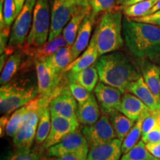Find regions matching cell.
Segmentation results:
<instances>
[{"instance_id":"10","label":"cell","mask_w":160,"mask_h":160,"mask_svg":"<svg viewBox=\"0 0 160 160\" xmlns=\"http://www.w3.org/2000/svg\"><path fill=\"white\" fill-rule=\"evenodd\" d=\"M90 145L84 135L79 131L71 133L57 145L48 149L47 155L50 157H59L67 154H78L88 158Z\"/></svg>"},{"instance_id":"33","label":"cell","mask_w":160,"mask_h":160,"mask_svg":"<svg viewBox=\"0 0 160 160\" xmlns=\"http://www.w3.org/2000/svg\"><path fill=\"white\" fill-rule=\"evenodd\" d=\"M150 156L151 154L146 148L145 143L141 140L131 151L123 154L120 160H146Z\"/></svg>"},{"instance_id":"31","label":"cell","mask_w":160,"mask_h":160,"mask_svg":"<svg viewBox=\"0 0 160 160\" xmlns=\"http://www.w3.org/2000/svg\"><path fill=\"white\" fill-rule=\"evenodd\" d=\"M26 112H27V107L25 105L13 112V114L10 117L5 128V133L8 137H14L22 122L23 118L25 117Z\"/></svg>"},{"instance_id":"51","label":"cell","mask_w":160,"mask_h":160,"mask_svg":"<svg viewBox=\"0 0 160 160\" xmlns=\"http://www.w3.org/2000/svg\"><path fill=\"white\" fill-rule=\"evenodd\" d=\"M43 160H47V159H43Z\"/></svg>"},{"instance_id":"44","label":"cell","mask_w":160,"mask_h":160,"mask_svg":"<svg viewBox=\"0 0 160 160\" xmlns=\"http://www.w3.org/2000/svg\"><path fill=\"white\" fill-rule=\"evenodd\" d=\"M73 1L81 8L91 7L89 5V0H73Z\"/></svg>"},{"instance_id":"29","label":"cell","mask_w":160,"mask_h":160,"mask_svg":"<svg viewBox=\"0 0 160 160\" xmlns=\"http://www.w3.org/2000/svg\"><path fill=\"white\" fill-rule=\"evenodd\" d=\"M51 115L49 106H47L41 112L38 124L36 142L37 144H42L45 142L48 137L51 128Z\"/></svg>"},{"instance_id":"5","label":"cell","mask_w":160,"mask_h":160,"mask_svg":"<svg viewBox=\"0 0 160 160\" xmlns=\"http://www.w3.org/2000/svg\"><path fill=\"white\" fill-rule=\"evenodd\" d=\"M51 26V11L49 0H37L33 11V23L26 46L37 48L48 41Z\"/></svg>"},{"instance_id":"1","label":"cell","mask_w":160,"mask_h":160,"mask_svg":"<svg viewBox=\"0 0 160 160\" xmlns=\"http://www.w3.org/2000/svg\"><path fill=\"white\" fill-rule=\"evenodd\" d=\"M122 35L127 49L136 59L160 62V28L138 22L128 17L122 22Z\"/></svg>"},{"instance_id":"9","label":"cell","mask_w":160,"mask_h":160,"mask_svg":"<svg viewBox=\"0 0 160 160\" xmlns=\"http://www.w3.org/2000/svg\"><path fill=\"white\" fill-rule=\"evenodd\" d=\"M37 0H26L23 8L15 19L12 28L8 47L15 48L25 42L31 31Z\"/></svg>"},{"instance_id":"23","label":"cell","mask_w":160,"mask_h":160,"mask_svg":"<svg viewBox=\"0 0 160 160\" xmlns=\"http://www.w3.org/2000/svg\"><path fill=\"white\" fill-rule=\"evenodd\" d=\"M65 46L68 45L65 38L63 35H60L52 41L48 42L39 47L33 48L28 46V49L25 48V50L26 53H28L31 54L36 59H40L50 57L61 48L65 47Z\"/></svg>"},{"instance_id":"16","label":"cell","mask_w":160,"mask_h":160,"mask_svg":"<svg viewBox=\"0 0 160 160\" xmlns=\"http://www.w3.org/2000/svg\"><path fill=\"white\" fill-rule=\"evenodd\" d=\"M122 140L117 138L102 145L90 147L87 160H120Z\"/></svg>"},{"instance_id":"32","label":"cell","mask_w":160,"mask_h":160,"mask_svg":"<svg viewBox=\"0 0 160 160\" xmlns=\"http://www.w3.org/2000/svg\"><path fill=\"white\" fill-rule=\"evenodd\" d=\"M2 160H39V155L31 147H26L9 151Z\"/></svg>"},{"instance_id":"34","label":"cell","mask_w":160,"mask_h":160,"mask_svg":"<svg viewBox=\"0 0 160 160\" xmlns=\"http://www.w3.org/2000/svg\"><path fill=\"white\" fill-rule=\"evenodd\" d=\"M68 88L71 94L73 95L74 99L79 103V105H83L89 99L91 93L88 91H87L82 86L80 85L79 84L76 82L71 81V80H68Z\"/></svg>"},{"instance_id":"38","label":"cell","mask_w":160,"mask_h":160,"mask_svg":"<svg viewBox=\"0 0 160 160\" xmlns=\"http://www.w3.org/2000/svg\"><path fill=\"white\" fill-rule=\"evenodd\" d=\"M130 19L138 22L151 24V25L158 26L160 28V11L155 12L154 13H152L151 15L145 16V17L130 18Z\"/></svg>"},{"instance_id":"11","label":"cell","mask_w":160,"mask_h":160,"mask_svg":"<svg viewBox=\"0 0 160 160\" xmlns=\"http://www.w3.org/2000/svg\"><path fill=\"white\" fill-rule=\"evenodd\" d=\"M82 133L88 142L90 147L102 145L117 137L108 115L105 113L94 125L84 126L82 128Z\"/></svg>"},{"instance_id":"35","label":"cell","mask_w":160,"mask_h":160,"mask_svg":"<svg viewBox=\"0 0 160 160\" xmlns=\"http://www.w3.org/2000/svg\"><path fill=\"white\" fill-rule=\"evenodd\" d=\"M117 0H89L91 8V13L93 17L101 12H108L113 10Z\"/></svg>"},{"instance_id":"46","label":"cell","mask_w":160,"mask_h":160,"mask_svg":"<svg viewBox=\"0 0 160 160\" xmlns=\"http://www.w3.org/2000/svg\"><path fill=\"white\" fill-rule=\"evenodd\" d=\"M142 1H146V0H131V1L128 2H127L125 5H122V6H119V7H127V6H129V5H133V4L135 3H137V2H142Z\"/></svg>"},{"instance_id":"20","label":"cell","mask_w":160,"mask_h":160,"mask_svg":"<svg viewBox=\"0 0 160 160\" xmlns=\"http://www.w3.org/2000/svg\"><path fill=\"white\" fill-rule=\"evenodd\" d=\"M141 70L146 85L160 101V67L155 62L145 59L141 61Z\"/></svg>"},{"instance_id":"26","label":"cell","mask_w":160,"mask_h":160,"mask_svg":"<svg viewBox=\"0 0 160 160\" xmlns=\"http://www.w3.org/2000/svg\"><path fill=\"white\" fill-rule=\"evenodd\" d=\"M108 117L111 125L117 133V138L123 141L129 131L135 125V122L129 119L119 111L111 112L108 114Z\"/></svg>"},{"instance_id":"48","label":"cell","mask_w":160,"mask_h":160,"mask_svg":"<svg viewBox=\"0 0 160 160\" xmlns=\"http://www.w3.org/2000/svg\"><path fill=\"white\" fill-rule=\"evenodd\" d=\"M146 160H160V159H158V158L154 157L153 156L151 155V156H150V157L148 158V159Z\"/></svg>"},{"instance_id":"15","label":"cell","mask_w":160,"mask_h":160,"mask_svg":"<svg viewBox=\"0 0 160 160\" xmlns=\"http://www.w3.org/2000/svg\"><path fill=\"white\" fill-rule=\"evenodd\" d=\"M118 111L134 122L153 112L139 98L130 92L124 93Z\"/></svg>"},{"instance_id":"2","label":"cell","mask_w":160,"mask_h":160,"mask_svg":"<svg viewBox=\"0 0 160 160\" xmlns=\"http://www.w3.org/2000/svg\"><path fill=\"white\" fill-rule=\"evenodd\" d=\"M94 65L100 82L119 89L123 93L128 92L131 84L142 77L133 62L122 52L101 56Z\"/></svg>"},{"instance_id":"41","label":"cell","mask_w":160,"mask_h":160,"mask_svg":"<svg viewBox=\"0 0 160 160\" xmlns=\"http://www.w3.org/2000/svg\"><path fill=\"white\" fill-rule=\"evenodd\" d=\"M146 148L152 156L160 159V142L154 143L145 144Z\"/></svg>"},{"instance_id":"3","label":"cell","mask_w":160,"mask_h":160,"mask_svg":"<svg viewBox=\"0 0 160 160\" xmlns=\"http://www.w3.org/2000/svg\"><path fill=\"white\" fill-rule=\"evenodd\" d=\"M94 33L99 57L121 48L125 42L121 11L113 9L105 12Z\"/></svg>"},{"instance_id":"37","label":"cell","mask_w":160,"mask_h":160,"mask_svg":"<svg viewBox=\"0 0 160 160\" xmlns=\"http://www.w3.org/2000/svg\"><path fill=\"white\" fill-rule=\"evenodd\" d=\"M159 113L152 112L151 113L145 117L142 122V137L151 131L153 128H154L157 124V117Z\"/></svg>"},{"instance_id":"30","label":"cell","mask_w":160,"mask_h":160,"mask_svg":"<svg viewBox=\"0 0 160 160\" xmlns=\"http://www.w3.org/2000/svg\"><path fill=\"white\" fill-rule=\"evenodd\" d=\"M148 116V115H147ZM147 116H143L139 118L138 121L136 122L135 125L132 128L126 137L123 139L122 145V155L125 154L133 148L134 146L139 142L140 137L142 135V125L143 119Z\"/></svg>"},{"instance_id":"7","label":"cell","mask_w":160,"mask_h":160,"mask_svg":"<svg viewBox=\"0 0 160 160\" xmlns=\"http://www.w3.org/2000/svg\"><path fill=\"white\" fill-rule=\"evenodd\" d=\"M51 26L48 42L52 41L61 35L76 12L83 8L73 0H51Z\"/></svg>"},{"instance_id":"12","label":"cell","mask_w":160,"mask_h":160,"mask_svg":"<svg viewBox=\"0 0 160 160\" xmlns=\"http://www.w3.org/2000/svg\"><path fill=\"white\" fill-rule=\"evenodd\" d=\"M51 116H58L71 120H78L77 100L71 94L68 87L62 88L52 99L49 105Z\"/></svg>"},{"instance_id":"17","label":"cell","mask_w":160,"mask_h":160,"mask_svg":"<svg viewBox=\"0 0 160 160\" xmlns=\"http://www.w3.org/2000/svg\"><path fill=\"white\" fill-rule=\"evenodd\" d=\"M99 57V55L97 48V39H96L95 33H93V37L87 47V49L84 51V53H82L79 57H78L73 62L70 64L66 68L65 71L77 73V72L82 71L94 65Z\"/></svg>"},{"instance_id":"25","label":"cell","mask_w":160,"mask_h":160,"mask_svg":"<svg viewBox=\"0 0 160 160\" xmlns=\"http://www.w3.org/2000/svg\"><path fill=\"white\" fill-rule=\"evenodd\" d=\"M44 59L57 73L62 74V73L65 71L66 68L73 62L71 57V47L65 46L61 48L53 54Z\"/></svg>"},{"instance_id":"13","label":"cell","mask_w":160,"mask_h":160,"mask_svg":"<svg viewBox=\"0 0 160 160\" xmlns=\"http://www.w3.org/2000/svg\"><path fill=\"white\" fill-rule=\"evenodd\" d=\"M79 122L78 120H71L66 118L51 116V128L47 139L44 142V148L48 149L57 145L66 136L78 131Z\"/></svg>"},{"instance_id":"6","label":"cell","mask_w":160,"mask_h":160,"mask_svg":"<svg viewBox=\"0 0 160 160\" xmlns=\"http://www.w3.org/2000/svg\"><path fill=\"white\" fill-rule=\"evenodd\" d=\"M37 97L34 88L27 89L13 84H5L0 88V111L9 115L21 108Z\"/></svg>"},{"instance_id":"4","label":"cell","mask_w":160,"mask_h":160,"mask_svg":"<svg viewBox=\"0 0 160 160\" xmlns=\"http://www.w3.org/2000/svg\"><path fill=\"white\" fill-rule=\"evenodd\" d=\"M52 100L48 97H37L26 105L27 112L23 118L17 133L13 137V142L17 148L31 147L36 139L40 114L42 110L49 106Z\"/></svg>"},{"instance_id":"21","label":"cell","mask_w":160,"mask_h":160,"mask_svg":"<svg viewBox=\"0 0 160 160\" xmlns=\"http://www.w3.org/2000/svg\"><path fill=\"white\" fill-rule=\"evenodd\" d=\"M77 117L79 123L87 126L94 125L99 119V106L94 95L91 94L86 102L78 105Z\"/></svg>"},{"instance_id":"19","label":"cell","mask_w":160,"mask_h":160,"mask_svg":"<svg viewBox=\"0 0 160 160\" xmlns=\"http://www.w3.org/2000/svg\"><path fill=\"white\" fill-rule=\"evenodd\" d=\"M128 92L139 98L153 112L160 113V101L153 94L142 77L131 84Z\"/></svg>"},{"instance_id":"14","label":"cell","mask_w":160,"mask_h":160,"mask_svg":"<svg viewBox=\"0 0 160 160\" xmlns=\"http://www.w3.org/2000/svg\"><path fill=\"white\" fill-rule=\"evenodd\" d=\"M94 93L103 113L108 115L111 112L118 111L123 94L121 91L99 82L96 86Z\"/></svg>"},{"instance_id":"18","label":"cell","mask_w":160,"mask_h":160,"mask_svg":"<svg viewBox=\"0 0 160 160\" xmlns=\"http://www.w3.org/2000/svg\"><path fill=\"white\" fill-rule=\"evenodd\" d=\"M94 18L92 13H89L86 16L84 19L78 34L76 38L75 42L71 46V57L72 61H74L82 53V51L88 47L91 38L92 28L94 22Z\"/></svg>"},{"instance_id":"39","label":"cell","mask_w":160,"mask_h":160,"mask_svg":"<svg viewBox=\"0 0 160 160\" xmlns=\"http://www.w3.org/2000/svg\"><path fill=\"white\" fill-rule=\"evenodd\" d=\"M142 140L145 144L159 142H160V128L159 126L157 125V124L155 126L154 128H153L151 131L142 137Z\"/></svg>"},{"instance_id":"42","label":"cell","mask_w":160,"mask_h":160,"mask_svg":"<svg viewBox=\"0 0 160 160\" xmlns=\"http://www.w3.org/2000/svg\"><path fill=\"white\" fill-rule=\"evenodd\" d=\"M51 160H87V158L78 154H67L59 157H54Z\"/></svg>"},{"instance_id":"27","label":"cell","mask_w":160,"mask_h":160,"mask_svg":"<svg viewBox=\"0 0 160 160\" xmlns=\"http://www.w3.org/2000/svg\"><path fill=\"white\" fill-rule=\"evenodd\" d=\"M159 0H146L139 2L135 3L133 5L127 6V7H119V10L123 11L126 17L136 18L142 17L147 16L148 13L152 8L157 4Z\"/></svg>"},{"instance_id":"49","label":"cell","mask_w":160,"mask_h":160,"mask_svg":"<svg viewBox=\"0 0 160 160\" xmlns=\"http://www.w3.org/2000/svg\"><path fill=\"white\" fill-rule=\"evenodd\" d=\"M157 125L159 126V128H160V113L158 114L157 117Z\"/></svg>"},{"instance_id":"40","label":"cell","mask_w":160,"mask_h":160,"mask_svg":"<svg viewBox=\"0 0 160 160\" xmlns=\"http://www.w3.org/2000/svg\"><path fill=\"white\" fill-rule=\"evenodd\" d=\"M10 34V28L4 27L3 29L1 30V36H0V53L2 54L5 50L6 43L9 41Z\"/></svg>"},{"instance_id":"22","label":"cell","mask_w":160,"mask_h":160,"mask_svg":"<svg viewBox=\"0 0 160 160\" xmlns=\"http://www.w3.org/2000/svg\"><path fill=\"white\" fill-rule=\"evenodd\" d=\"M91 13V7H86L79 9V11L76 12V13L73 16L69 22L68 23V25L65 26V28L63 30L62 35L65 38L66 42H67L68 46L71 47L73 45L84 19H85L86 16Z\"/></svg>"},{"instance_id":"24","label":"cell","mask_w":160,"mask_h":160,"mask_svg":"<svg viewBox=\"0 0 160 160\" xmlns=\"http://www.w3.org/2000/svg\"><path fill=\"white\" fill-rule=\"evenodd\" d=\"M68 78V80L79 84L90 93L95 89L99 79V73L94 65L77 73L69 72Z\"/></svg>"},{"instance_id":"43","label":"cell","mask_w":160,"mask_h":160,"mask_svg":"<svg viewBox=\"0 0 160 160\" xmlns=\"http://www.w3.org/2000/svg\"><path fill=\"white\" fill-rule=\"evenodd\" d=\"M26 0H14L16 4V8H17V17L19 14L20 12L23 8V6L25 5Z\"/></svg>"},{"instance_id":"50","label":"cell","mask_w":160,"mask_h":160,"mask_svg":"<svg viewBox=\"0 0 160 160\" xmlns=\"http://www.w3.org/2000/svg\"><path fill=\"white\" fill-rule=\"evenodd\" d=\"M3 2H5V0H0V5H3Z\"/></svg>"},{"instance_id":"28","label":"cell","mask_w":160,"mask_h":160,"mask_svg":"<svg viewBox=\"0 0 160 160\" xmlns=\"http://www.w3.org/2000/svg\"><path fill=\"white\" fill-rule=\"evenodd\" d=\"M21 59L22 55L20 51L14 52L8 58L7 62L4 66L3 70L2 71L1 78H0V83L2 85L8 84L16 74L21 64Z\"/></svg>"},{"instance_id":"45","label":"cell","mask_w":160,"mask_h":160,"mask_svg":"<svg viewBox=\"0 0 160 160\" xmlns=\"http://www.w3.org/2000/svg\"><path fill=\"white\" fill-rule=\"evenodd\" d=\"M159 11H160V0H159V1L157 2V4H156V5L153 6L151 10H150V11L148 13L147 16L151 15L152 13H154L155 12Z\"/></svg>"},{"instance_id":"36","label":"cell","mask_w":160,"mask_h":160,"mask_svg":"<svg viewBox=\"0 0 160 160\" xmlns=\"http://www.w3.org/2000/svg\"><path fill=\"white\" fill-rule=\"evenodd\" d=\"M3 17L5 27H11L14 19L17 17V8H16L14 0H5L3 8Z\"/></svg>"},{"instance_id":"47","label":"cell","mask_w":160,"mask_h":160,"mask_svg":"<svg viewBox=\"0 0 160 160\" xmlns=\"http://www.w3.org/2000/svg\"><path fill=\"white\" fill-rule=\"evenodd\" d=\"M130 1H131V0H117V5L119 7V6L124 5Z\"/></svg>"},{"instance_id":"8","label":"cell","mask_w":160,"mask_h":160,"mask_svg":"<svg viewBox=\"0 0 160 160\" xmlns=\"http://www.w3.org/2000/svg\"><path fill=\"white\" fill-rule=\"evenodd\" d=\"M36 71L39 97L53 99L62 88L59 86L62 74L57 73L45 59H36Z\"/></svg>"}]
</instances>
